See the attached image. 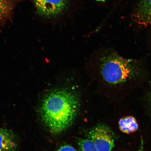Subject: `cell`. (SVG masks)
<instances>
[{"label":"cell","instance_id":"cell-1","mask_svg":"<svg viewBox=\"0 0 151 151\" xmlns=\"http://www.w3.org/2000/svg\"><path fill=\"white\" fill-rule=\"evenodd\" d=\"M80 105V99L75 92L67 88H58L45 96L40 107V114L50 132L60 134L72 124Z\"/></svg>","mask_w":151,"mask_h":151},{"label":"cell","instance_id":"cell-2","mask_svg":"<svg viewBox=\"0 0 151 151\" xmlns=\"http://www.w3.org/2000/svg\"><path fill=\"white\" fill-rule=\"evenodd\" d=\"M100 71L106 83L124 94L137 87L146 76V72L138 62L112 53L102 57Z\"/></svg>","mask_w":151,"mask_h":151},{"label":"cell","instance_id":"cell-3","mask_svg":"<svg viewBox=\"0 0 151 151\" xmlns=\"http://www.w3.org/2000/svg\"><path fill=\"white\" fill-rule=\"evenodd\" d=\"M114 135L110 128L103 124L94 126L88 134L98 151H111L115 146Z\"/></svg>","mask_w":151,"mask_h":151},{"label":"cell","instance_id":"cell-4","mask_svg":"<svg viewBox=\"0 0 151 151\" xmlns=\"http://www.w3.org/2000/svg\"><path fill=\"white\" fill-rule=\"evenodd\" d=\"M38 14L47 18L59 16L67 8L68 0H33Z\"/></svg>","mask_w":151,"mask_h":151},{"label":"cell","instance_id":"cell-5","mask_svg":"<svg viewBox=\"0 0 151 151\" xmlns=\"http://www.w3.org/2000/svg\"><path fill=\"white\" fill-rule=\"evenodd\" d=\"M134 18L139 25H151V0H141L135 9Z\"/></svg>","mask_w":151,"mask_h":151},{"label":"cell","instance_id":"cell-6","mask_svg":"<svg viewBox=\"0 0 151 151\" xmlns=\"http://www.w3.org/2000/svg\"><path fill=\"white\" fill-rule=\"evenodd\" d=\"M18 143L10 130L0 127V151H17Z\"/></svg>","mask_w":151,"mask_h":151},{"label":"cell","instance_id":"cell-7","mask_svg":"<svg viewBox=\"0 0 151 151\" xmlns=\"http://www.w3.org/2000/svg\"><path fill=\"white\" fill-rule=\"evenodd\" d=\"M119 127L123 133L129 134L136 132L139 126L134 117L128 116L121 118L118 122Z\"/></svg>","mask_w":151,"mask_h":151},{"label":"cell","instance_id":"cell-8","mask_svg":"<svg viewBox=\"0 0 151 151\" xmlns=\"http://www.w3.org/2000/svg\"><path fill=\"white\" fill-rule=\"evenodd\" d=\"M79 151H98L93 142L89 139H81L78 140Z\"/></svg>","mask_w":151,"mask_h":151},{"label":"cell","instance_id":"cell-9","mask_svg":"<svg viewBox=\"0 0 151 151\" xmlns=\"http://www.w3.org/2000/svg\"><path fill=\"white\" fill-rule=\"evenodd\" d=\"M54 151H77L76 150L70 145H65L61 146L57 150Z\"/></svg>","mask_w":151,"mask_h":151},{"label":"cell","instance_id":"cell-10","mask_svg":"<svg viewBox=\"0 0 151 151\" xmlns=\"http://www.w3.org/2000/svg\"><path fill=\"white\" fill-rule=\"evenodd\" d=\"M147 103L148 104V108L151 114V93L147 97Z\"/></svg>","mask_w":151,"mask_h":151},{"label":"cell","instance_id":"cell-11","mask_svg":"<svg viewBox=\"0 0 151 151\" xmlns=\"http://www.w3.org/2000/svg\"><path fill=\"white\" fill-rule=\"evenodd\" d=\"M144 143L142 139H141V143L138 150L137 151H144Z\"/></svg>","mask_w":151,"mask_h":151},{"label":"cell","instance_id":"cell-12","mask_svg":"<svg viewBox=\"0 0 151 151\" xmlns=\"http://www.w3.org/2000/svg\"><path fill=\"white\" fill-rule=\"evenodd\" d=\"M96 1H106V0H96Z\"/></svg>","mask_w":151,"mask_h":151}]
</instances>
